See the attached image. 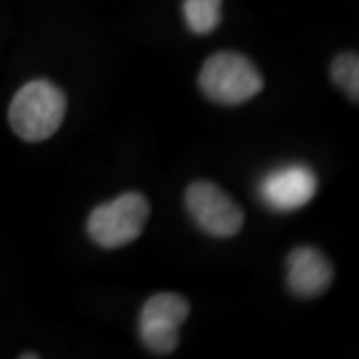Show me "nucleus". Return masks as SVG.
I'll use <instances>...</instances> for the list:
<instances>
[{
	"label": "nucleus",
	"instance_id": "7",
	"mask_svg": "<svg viewBox=\"0 0 359 359\" xmlns=\"http://www.w3.org/2000/svg\"><path fill=\"white\" fill-rule=\"evenodd\" d=\"M334 280V268L320 250L302 245L287 256V285L299 297L325 294Z\"/></svg>",
	"mask_w": 359,
	"mask_h": 359
},
{
	"label": "nucleus",
	"instance_id": "5",
	"mask_svg": "<svg viewBox=\"0 0 359 359\" xmlns=\"http://www.w3.org/2000/svg\"><path fill=\"white\" fill-rule=\"evenodd\" d=\"M190 316V304L178 294L152 295L140 313L142 344L152 353L168 355L178 347V330Z\"/></svg>",
	"mask_w": 359,
	"mask_h": 359
},
{
	"label": "nucleus",
	"instance_id": "3",
	"mask_svg": "<svg viewBox=\"0 0 359 359\" xmlns=\"http://www.w3.org/2000/svg\"><path fill=\"white\" fill-rule=\"evenodd\" d=\"M150 216L148 200L138 192H126L98 205L88 218V236L94 244L116 250L140 238Z\"/></svg>",
	"mask_w": 359,
	"mask_h": 359
},
{
	"label": "nucleus",
	"instance_id": "8",
	"mask_svg": "<svg viewBox=\"0 0 359 359\" xmlns=\"http://www.w3.org/2000/svg\"><path fill=\"white\" fill-rule=\"evenodd\" d=\"M184 18L196 34H210L222 20V0H184Z\"/></svg>",
	"mask_w": 359,
	"mask_h": 359
},
{
	"label": "nucleus",
	"instance_id": "6",
	"mask_svg": "<svg viewBox=\"0 0 359 359\" xmlns=\"http://www.w3.org/2000/svg\"><path fill=\"white\" fill-rule=\"evenodd\" d=\"M318 178L308 166L290 164L269 172L259 182V198L278 212H294L316 196Z\"/></svg>",
	"mask_w": 359,
	"mask_h": 359
},
{
	"label": "nucleus",
	"instance_id": "9",
	"mask_svg": "<svg viewBox=\"0 0 359 359\" xmlns=\"http://www.w3.org/2000/svg\"><path fill=\"white\" fill-rule=\"evenodd\" d=\"M332 78L347 96L358 102L359 98V58L355 52H344L332 62Z\"/></svg>",
	"mask_w": 359,
	"mask_h": 359
},
{
	"label": "nucleus",
	"instance_id": "4",
	"mask_svg": "<svg viewBox=\"0 0 359 359\" xmlns=\"http://www.w3.org/2000/svg\"><path fill=\"white\" fill-rule=\"evenodd\" d=\"M186 205L196 224L214 238H233L244 226V212L212 182H194L186 190Z\"/></svg>",
	"mask_w": 359,
	"mask_h": 359
},
{
	"label": "nucleus",
	"instance_id": "1",
	"mask_svg": "<svg viewBox=\"0 0 359 359\" xmlns=\"http://www.w3.org/2000/svg\"><path fill=\"white\" fill-rule=\"evenodd\" d=\"M66 116V96L48 80H32L16 92L8 108L13 132L25 142L48 140Z\"/></svg>",
	"mask_w": 359,
	"mask_h": 359
},
{
	"label": "nucleus",
	"instance_id": "2",
	"mask_svg": "<svg viewBox=\"0 0 359 359\" xmlns=\"http://www.w3.org/2000/svg\"><path fill=\"white\" fill-rule=\"evenodd\" d=\"M198 82L204 96L224 106L248 102L264 88V78L256 66L236 52L210 56L202 66Z\"/></svg>",
	"mask_w": 359,
	"mask_h": 359
},
{
	"label": "nucleus",
	"instance_id": "10",
	"mask_svg": "<svg viewBox=\"0 0 359 359\" xmlns=\"http://www.w3.org/2000/svg\"><path fill=\"white\" fill-rule=\"evenodd\" d=\"M20 358H22V359H28V358L36 359V358H39V355H36V353H26V355H20Z\"/></svg>",
	"mask_w": 359,
	"mask_h": 359
}]
</instances>
